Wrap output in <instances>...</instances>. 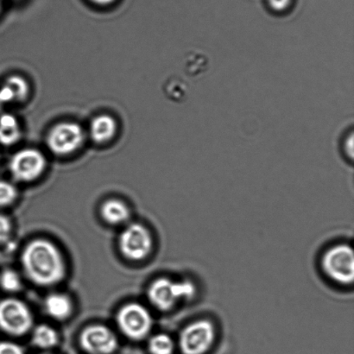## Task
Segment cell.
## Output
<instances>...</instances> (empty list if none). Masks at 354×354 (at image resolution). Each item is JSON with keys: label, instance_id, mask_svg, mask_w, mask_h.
<instances>
[{"label": "cell", "instance_id": "18", "mask_svg": "<svg viewBox=\"0 0 354 354\" xmlns=\"http://www.w3.org/2000/svg\"><path fill=\"white\" fill-rule=\"evenodd\" d=\"M0 286L3 290L10 291V292H15L21 289L22 282H21L19 274L15 270H6L0 277Z\"/></svg>", "mask_w": 354, "mask_h": 354}, {"label": "cell", "instance_id": "8", "mask_svg": "<svg viewBox=\"0 0 354 354\" xmlns=\"http://www.w3.org/2000/svg\"><path fill=\"white\" fill-rule=\"evenodd\" d=\"M33 324L30 308L17 299L0 301V328L10 335H22Z\"/></svg>", "mask_w": 354, "mask_h": 354}, {"label": "cell", "instance_id": "14", "mask_svg": "<svg viewBox=\"0 0 354 354\" xmlns=\"http://www.w3.org/2000/svg\"><path fill=\"white\" fill-rule=\"evenodd\" d=\"M44 307L47 313L57 320H64L72 312L71 301L64 294L50 295L45 300Z\"/></svg>", "mask_w": 354, "mask_h": 354}, {"label": "cell", "instance_id": "15", "mask_svg": "<svg viewBox=\"0 0 354 354\" xmlns=\"http://www.w3.org/2000/svg\"><path fill=\"white\" fill-rule=\"evenodd\" d=\"M102 215L107 223L121 224L130 218V210L122 201L109 200L102 205Z\"/></svg>", "mask_w": 354, "mask_h": 354}, {"label": "cell", "instance_id": "2", "mask_svg": "<svg viewBox=\"0 0 354 354\" xmlns=\"http://www.w3.org/2000/svg\"><path fill=\"white\" fill-rule=\"evenodd\" d=\"M196 287L189 280L174 281L162 277L149 288L148 297L151 303L158 310H172L182 301H189L196 297Z\"/></svg>", "mask_w": 354, "mask_h": 354}, {"label": "cell", "instance_id": "10", "mask_svg": "<svg viewBox=\"0 0 354 354\" xmlns=\"http://www.w3.org/2000/svg\"><path fill=\"white\" fill-rule=\"evenodd\" d=\"M82 348L90 354H112L118 348L115 335L102 325L86 328L81 335Z\"/></svg>", "mask_w": 354, "mask_h": 354}, {"label": "cell", "instance_id": "3", "mask_svg": "<svg viewBox=\"0 0 354 354\" xmlns=\"http://www.w3.org/2000/svg\"><path fill=\"white\" fill-rule=\"evenodd\" d=\"M322 269L333 282L350 286L354 281V254L351 246L338 244L324 252Z\"/></svg>", "mask_w": 354, "mask_h": 354}, {"label": "cell", "instance_id": "22", "mask_svg": "<svg viewBox=\"0 0 354 354\" xmlns=\"http://www.w3.org/2000/svg\"><path fill=\"white\" fill-rule=\"evenodd\" d=\"M292 0H267L270 9L276 13L286 12L290 8Z\"/></svg>", "mask_w": 354, "mask_h": 354}, {"label": "cell", "instance_id": "19", "mask_svg": "<svg viewBox=\"0 0 354 354\" xmlns=\"http://www.w3.org/2000/svg\"><path fill=\"white\" fill-rule=\"evenodd\" d=\"M17 189L12 183L0 180V207L8 206L17 198Z\"/></svg>", "mask_w": 354, "mask_h": 354}, {"label": "cell", "instance_id": "11", "mask_svg": "<svg viewBox=\"0 0 354 354\" xmlns=\"http://www.w3.org/2000/svg\"><path fill=\"white\" fill-rule=\"evenodd\" d=\"M30 86L20 75H12L6 80L0 88V102H21L29 95Z\"/></svg>", "mask_w": 354, "mask_h": 354}, {"label": "cell", "instance_id": "7", "mask_svg": "<svg viewBox=\"0 0 354 354\" xmlns=\"http://www.w3.org/2000/svg\"><path fill=\"white\" fill-rule=\"evenodd\" d=\"M46 165V158L40 151L26 148L12 156L9 168L14 179L26 183L37 179L43 174Z\"/></svg>", "mask_w": 354, "mask_h": 354}, {"label": "cell", "instance_id": "28", "mask_svg": "<svg viewBox=\"0 0 354 354\" xmlns=\"http://www.w3.org/2000/svg\"><path fill=\"white\" fill-rule=\"evenodd\" d=\"M2 106L3 105H2L1 102H0V112H1Z\"/></svg>", "mask_w": 354, "mask_h": 354}, {"label": "cell", "instance_id": "20", "mask_svg": "<svg viewBox=\"0 0 354 354\" xmlns=\"http://www.w3.org/2000/svg\"><path fill=\"white\" fill-rule=\"evenodd\" d=\"M207 62L201 55H189L187 57V74L198 75L203 71L206 67Z\"/></svg>", "mask_w": 354, "mask_h": 354}, {"label": "cell", "instance_id": "4", "mask_svg": "<svg viewBox=\"0 0 354 354\" xmlns=\"http://www.w3.org/2000/svg\"><path fill=\"white\" fill-rule=\"evenodd\" d=\"M216 336L213 322L200 319L187 324L180 332L179 346L183 354H205L212 348Z\"/></svg>", "mask_w": 354, "mask_h": 354}, {"label": "cell", "instance_id": "26", "mask_svg": "<svg viewBox=\"0 0 354 354\" xmlns=\"http://www.w3.org/2000/svg\"><path fill=\"white\" fill-rule=\"evenodd\" d=\"M90 1L96 3V5L104 6H109L111 3L115 2L116 0H90Z\"/></svg>", "mask_w": 354, "mask_h": 354}, {"label": "cell", "instance_id": "25", "mask_svg": "<svg viewBox=\"0 0 354 354\" xmlns=\"http://www.w3.org/2000/svg\"><path fill=\"white\" fill-rule=\"evenodd\" d=\"M0 354H24L22 348L12 342H0Z\"/></svg>", "mask_w": 354, "mask_h": 354}, {"label": "cell", "instance_id": "16", "mask_svg": "<svg viewBox=\"0 0 354 354\" xmlns=\"http://www.w3.org/2000/svg\"><path fill=\"white\" fill-rule=\"evenodd\" d=\"M35 346L40 348H50L57 344L58 336L55 329L48 325H39L32 334Z\"/></svg>", "mask_w": 354, "mask_h": 354}, {"label": "cell", "instance_id": "17", "mask_svg": "<svg viewBox=\"0 0 354 354\" xmlns=\"http://www.w3.org/2000/svg\"><path fill=\"white\" fill-rule=\"evenodd\" d=\"M174 349V342L168 335H156L149 342V350L151 354H172Z\"/></svg>", "mask_w": 354, "mask_h": 354}, {"label": "cell", "instance_id": "23", "mask_svg": "<svg viewBox=\"0 0 354 354\" xmlns=\"http://www.w3.org/2000/svg\"><path fill=\"white\" fill-rule=\"evenodd\" d=\"M10 230H12V225L9 218L5 215L0 214V243L5 242L8 239Z\"/></svg>", "mask_w": 354, "mask_h": 354}, {"label": "cell", "instance_id": "5", "mask_svg": "<svg viewBox=\"0 0 354 354\" xmlns=\"http://www.w3.org/2000/svg\"><path fill=\"white\" fill-rule=\"evenodd\" d=\"M85 133L79 124L62 122L55 124L48 131L46 142L48 148L58 156L74 153L82 147Z\"/></svg>", "mask_w": 354, "mask_h": 354}, {"label": "cell", "instance_id": "27", "mask_svg": "<svg viewBox=\"0 0 354 354\" xmlns=\"http://www.w3.org/2000/svg\"><path fill=\"white\" fill-rule=\"evenodd\" d=\"M2 1H3V0H0V9H1V6H2Z\"/></svg>", "mask_w": 354, "mask_h": 354}, {"label": "cell", "instance_id": "21", "mask_svg": "<svg viewBox=\"0 0 354 354\" xmlns=\"http://www.w3.org/2000/svg\"><path fill=\"white\" fill-rule=\"evenodd\" d=\"M169 89H174L173 91H169V96L173 97L176 100H182L187 95V86L180 80L176 79L174 82H171Z\"/></svg>", "mask_w": 354, "mask_h": 354}, {"label": "cell", "instance_id": "9", "mask_svg": "<svg viewBox=\"0 0 354 354\" xmlns=\"http://www.w3.org/2000/svg\"><path fill=\"white\" fill-rule=\"evenodd\" d=\"M153 241L151 232L144 225L131 224L121 234L120 248L124 257L131 260H142L150 254Z\"/></svg>", "mask_w": 354, "mask_h": 354}, {"label": "cell", "instance_id": "6", "mask_svg": "<svg viewBox=\"0 0 354 354\" xmlns=\"http://www.w3.org/2000/svg\"><path fill=\"white\" fill-rule=\"evenodd\" d=\"M117 322L123 334L135 341L147 337L153 324L150 312L138 304H128L121 308Z\"/></svg>", "mask_w": 354, "mask_h": 354}, {"label": "cell", "instance_id": "13", "mask_svg": "<svg viewBox=\"0 0 354 354\" xmlns=\"http://www.w3.org/2000/svg\"><path fill=\"white\" fill-rule=\"evenodd\" d=\"M22 136L20 124L16 116L10 113L0 114V145L12 147Z\"/></svg>", "mask_w": 354, "mask_h": 354}, {"label": "cell", "instance_id": "24", "mask_svg": "<svg viewBox=\"0 0 354 354\" xmlns=\"http://www.w3.org/2000/svg\"><path fill=\"white\" fill-rule=\"evenodd\" d=\"M342 151L346 158L352 160L353 158V131L346 133L342 142Z\"/></svg>", "mask_w": 354, "mask_h": 354}, {"label": "cell", "instance_id": "12", "mask_svg": "<svg viewBox=\"0 0 354 354\" xmlns=\"http://www.w3.org/2000/svg\"><path fill=\"white\" fill-rule=\"evenodd\" d=\"M117 130V121L107 114L96 116L90 124V136L96 144H106L112 140Z\"/></svg>", "mask_w": 354, "mask_h": 354}, {"label": "cell", "instance_id": "1", "mask_svg": "<svg viewBox=\"0 0 354 354\" xmlns=\"http://www.w3.org/2000/svg\"><path fill=\"white\" fill-rule=\"evenodd\" d=\"M22 265L27 277L38 286H54L65 275V263L60 251L44 239H37L26 246Z\"/></svg>", "mask_w": 354, "mask_h": 354}]
</instances>
